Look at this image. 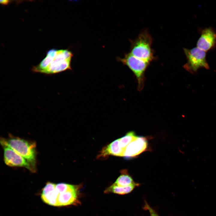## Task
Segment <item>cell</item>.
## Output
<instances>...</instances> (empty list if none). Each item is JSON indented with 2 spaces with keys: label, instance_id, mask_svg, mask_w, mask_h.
I'll return each mask as SVG.
<instances>
[{
  "label": "cell",
  "instance_id": "obj_8",
  "mask_svg": "<svg viewBox=\"0 0 216 216\" xmlns=\"http://www.w3.org/2000/svg\"><path fill=\"white\" fill-rule=\"evenodd\" d=\"M201 35L197 40V47L206 52L216 46V32L212 27L206 28L200 31Z\"/></svg>",
  "mask_w": 216,
  "mask_h": 216
},
{
  "label": "cell",
  "instance_id": "obj_16",
  "mask_svg": "<svg viewBox=\"0 0 216 216\" xmlns=\"http://www.w3.org/2000/svg\"><path fill=\"white\" fill-rule=\"evenodd\" d=\"M0 3L2 4L7 5L9 2V1L8 0H1L0 1Z\"/></svg>",
  "mask_w": 216,
  "mask_h": 216
},
{
  "label": "cell",
  "instance_id": "obj_4",
  "mask_svg": "<svg viewBox=\"0 0 216 216\" xmlns=\"http://www.w3.org/2000/svg\"><path fill=\"white\" fill-rule=\"evenodd\" d=\"M82 186L64 183L56 184V188L58 193V207L80 204L78 197Z\"/></svg>",
  "mask_w": 216,
  "mask_h": 216
},
{
  "label": "cell",
  "instance_id": "obj_13",
  "mask_svg": "<svg viewBox=\"0 0 216 216\" xmlns=\"http://www.w3.org/2000/svg\"><path fill=\"white\" fill-rule=\"evenodd\" d=\"M135 182L129 175L125 172H122L114 183L115 184L120 186H126Z\"/></svg>",
  "mask_w": 216,
  "mask_h": 216
},
{
  "label": "cell",
  "instance_id": "obj_15",
  "mask_svg": "<svg viewBox=\"0 0 216 216\" xmlns=\"http://www.w3.org/2000/svg\"><path fill=\"white\" fill-rule=\"evenodd\" d=\"M145 207L149 212L150 216H159L156 212L147 203H146Z\"/></svg>",
  "mask_w": 216,
  "mask_h": 216
},
{
  "label": "cell",
  "instance_id": "obj_3",
  "mask_svg": "<svg viewBox=\"0 0 216 216\" xmlns=\"http://www.w3.org/2000/svg\"><path fill=\"white\" fill-rule=\"evenodd\" d=\"M130 41V53L131 55L149 63L154 60L155 57L151 48L152 39L147 31H142L136 38Z\"/></svg>",
  "mask_w": 216,
  "mask_h": 216
},
{
  "label": "cell",
  "instance_id": "obj_5",
  "mask_svg": "<svg viewBox=\"0 0 216 216\" xmlns=\"http://www.w3.org/2000/svg\"><path fill=\"white\" fill-rule=\"evenodd\" d=\"M117 60L133 72L137 80L138 89L141 91L144 86L145 73L150 63L135 57L130 52L126 53L123 58H118Z\"/></svg>",
  "mask_w": 216,
  "mask_h": 216
},
{
  "label": "cell",
  "instance_id": "obj_10",
  "mask_svg": "<svg viewBox=\"0 0 216 216\" xmlns=\"http://www.w3.org/2000/svg\"><path fill=\"white\" fill-rule=\"evenodd\" d=\"M56 184L47 182L42 190L41 198L46 204L58 207V193L56 188Z\"/></svg>",
  "mask_w": 216,
  "mask_h": 216
},
{
  "label": "cell",
  "instance_id": "obj_1",
  "mask_svg": "<svg viewBox=\"0 0 216 216\" xmlns=\"http://www.w3.org/2000/svg\"><path fill=\"white\" fill-rule=\"evenodd\" d=\"M73 56L72 53L67 50L51 49L38 65L33 67V71L50 75L71 70V61Z\"/></svg>",
  "mask_w": 216,
  "mask_h": 216
},
{
  "label": "cell",
  "instance_id": "obj_14",
  "mask_svg": "<svg viewBox=\"0 0 216 216\" xmlns=\"http://www.w3.org/2000/svg\"><path fill=\"white\" fill-rule=\"evenodd\" d=\"M135 133L132 131L128 133L124 136L119 139L121 147L124 149L126 146L137 137Z\"/></svg>",
  "mask_w": 216,
  "mask_h": 216
},
{
  "label": "cell",
  "instance_id": "obj_9",
  "mask_svg": "<svg viewBox=\"0 0 216 216\" xmlns=\"http://www.w3.org/2000/svg\"><path fill=\"white\" fill-rule=\"evenodd\" d=\"M147 145L144 137L137 136L124 149L123 156L127 158L137 155L146 149Z\"/></svg>",
  "mask_w": 216,
  "mask_h": 216
},
{
  "label": "cell",
  "instance_id": "obj_11",
  "mask_svg": "<svg viewBox=\"0 0 216 216\" xmlns=\"http://www.w3.org/2000/svg\"><path fill=\"white\" fill-rule=\"evenodd\" d=\"M124 149L121 146L119 139L104 147L97 156L98 158H105L109 155L123 156Z\"/></svg>",
  "mask_w": 216,
  "mask_h": 216
},
{
  "label": "cell",
  "instance_id": "obj_12",
  "mask_svg": "<svg viewBox=\"0 0 216 216\" xmlns=\"http://www.w3.org/2000/svg\"><path fill=\"white\" fill-rule=\"evenodd\" d=\"M139 184L134 182L133 184L126 186H120L114 183L107 188L104 191L105 194L113 193L119 195H124L131 192Z\"/></svg>",
  "mask_w": 216,
  "mask_h": 216
},
{
  "label": "cell",
  "instance_id": "obj_6",
  "mask_svg": "<svg viewBox=\"0 0 216 216\" xmlns=\"http://www.w3.org/2000/svg\"><path fill=\"white\" fill-rule=\"evenodd\" d=\"M183 50L187 62L183 67L187 71L194 74L200 68H209L206 59V52L197 47L190 49L184 48Z\"/></svg>",
  "mask_w": 216,
  "mask_h": 216
},
{
  "label": "cell",
  "instance_id": "obj_7",
  "mask_svg": "<svg viewBox=\"0 0 216 216\" xmlns=\"http://www.w3.org/2000/svg\"><path fill=\"white\" fill-rule=\"evenodd\" d=\"M3 147L4 160L6 165L11 167H23L32 172H35L36 169L23 157L10 147Z\"/></svg>",
  "mask_w": 216,
  "mask_h": 216
},
{
  "label": "cell",
  "instance_id": "obj_2",
  "mask_svg": "<svg viewBox=\"0 0 216 216\" xmlns=\"http://www.w3.org/2000/svg\"><path fill=\"white\" fill-rule=\"evenodd\" d=\"M0 143L2 147L10 148L26 159L36 169V144L35 142L29 141L10 134L7 138H1Z\"/></svg>",
  "mask_w": 216,
  "mask_h": 216
}]
</instances>
